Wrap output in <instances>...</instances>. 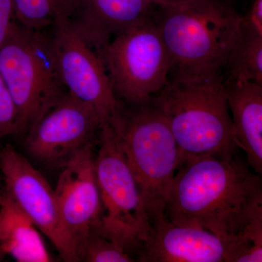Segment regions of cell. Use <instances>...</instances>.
Wrapping results in <instances>:
<instances>
[{"label":"cell","instance_id":"15","mask_svg":"<svg viewBox=\"0 0 262 262\" xmlns=\"http://www.w3.org/2000/svg\"><path fill=\"white\" fill-rule=\"evenodd\" d=\"M0 245L16 261H53L40 231L5 192L0 204Z\"/></svg>","mask_w":262,"mask_h":262},{"label":"cell","instance_id":"21","mask_svg":"<svg viewBox=\"0 0 262 262\" xmlns=\"http://www.w3.org/2000/svg\"><path fill=\"white\" fill-rule=\"evenodd\" d=\"M242 19L248 25L262 32V0H254L248 14L242 16Z\"/></svg>","mask_w":262,"mask_h":262},{"label":"cell","instance_id":"11","mask_svg":"<svg viewBox=\"0 0 262 262\" xmlns=\"http://www.w3.org/2000/svg\"><path fill=\"white\" fill-rule=\"evenodd\" d=\"M94 145L92 143L84 146L61 165L54 189L62 224L79 261L86 239L100 227L102 218Z\"/></svg>","mask_w":262,"mask_h":262},{"label":"cell","instance_id":"5","mask_svg":"<svg viewBox=\"0 0 262 262\" xmlns=\"http://www.w3.org/2000/svg\"><path fill=\"white\" fill-rule=\"evenodd\" d=\"M0 75L16 107V134L28 133L67 93L47 33L18 22L0 48Z\"/></svg>","mask_w":262,"mask_h":262},{"label":"cell","instance_id":"14","mask_svg":"<svg viewBox=\"0 0 262 262\" xmlns=\"http://www.w3.org/2000/svg\"><path fill=\"white\" fill-rule=\"evenodd\" d=\"M236 146L247 155L248 165L262 173V84L229 78L225 82Z\"/></svg>","mask_w":262,"mask_h":262},{"label":"cell","instance_id":"8","mask_svg":"<svg viewBox=\"0 0 262 262\" xmlns=\"http://www.w3.org/2000/svg\"><path fill=\"white\" fill-rule=\"evenodd\" d=\"M48 33L57 68L67 93L96 110L101 125L116 113L117 100L102 62L69 18L55 22Z\"/></svg>","mask_w":262,"mask_h":262},{"label":"cell","instance_id":"9","mask_svg":"<svg viewBox=\"0 0 262 262\" xmlns=\"http://www.w3.org/2000/svg\"><path fill=\"white\" fill-rule=\"evenodd\" d=\"M5 192L51 241L65 261H79L62 224L56 193L42 174L13 146L0 149Z\"/></svg>","mask_w":262,"mask_h":262},{"label":"cell","instance_id":"6","mask_svg":"<svg viewBox=\"0 0 262 262\" xmlns=\"http://www.w3.org/2000/svg\"><path fill=\"white\" fill-rule=\"evenodd\" d=\"M96 178L102 203V218L97 229L121 244L136 257L147 238L151 224L140 191L110 121L98 131Z\"/></svg>","mask_w":262,"mask_h":262},{"label":"cell","instance_id":"18","mask_svg":"<svg viewBox=\"0 0 262 262\" xmlns=\"http://www.w3.org/2000/svg\"><path fill=\"white\" fill-rule=\"evenodd\" d=\"M81 261L131 262L135 261L136 258L121 244L95 229L84 243L80 254Z\"/></svg>","mask_w":262,"mask_h":262},{"label":"cell","instance_id":"16","mask_svg":"<svg viewBox=\"0 0 262 262\" xmlns=\"http://www.w3.org/2000/svg\"><path fill=\"white\" fill-rule=\"evenodd\" d=\"M225 67L229 78L262 84V32L243 20Z\"/></svg>","mask_w":262,"mask_h":262},{"label":"cell","instance_id":"13","mask_svg":"<svg viewBox=\"0 0 262 262\" xmlns=\"http://www.w3.org/2000/svg\"><path fill=\"white\" fill-rule=\"evenodd\" d=\"M154 8L143 0H75L69 18L96 51L151 18Z\"/></svg>","mask_w":262,"mask_h":262},{"label":"cell","instance_id":"22","mask_svg":"<svg viewBox=\"0 0 262 262\" xmlns=\"http://www.w3.org/2000/svg\"><path fill=\"white\" fill-rule=\"evenodd\" d=\"M143 1L153 6H163V5L177 4L187 0H143Z\"/></svg>","mask_w":262,"mask_h":262},{"label":"cell","instance_id":"20","mask_svg":"<svg viewBox=\"0 0 262 262\" xmlns=\"http://www.w3.org/2000/svg\"><path fill=\"white\" fill-rule=\"evenodd\" d=\"M17 20L12 0H0V48L14 28Z\"/></svg>","mask_w":262,"mask_h":262},{"label":"cell","instance_id":"19","mask_svg":"<svg viewBox=\"0 0 262 262\" xmlns=\"http://www.w3.org/2000/svg\"><path fill=\"white\" fill-rule=\"evenodd\" d=\"M17 122L18 115L14 101L0 75V139L16 134Z\"/></svg>","mask_w":262,"mask_h":262},{"label":"cell","instance_id":"10","mask_svg":"<svg viewBox=\"0 0 262 262\" xmlns=\"http://www.w3.org/2000/svg\"><path fill=\"white\" fill-rule=\"evenodd\" d=\"M101 125L92 106L67 93L27 133L26 146L34 159L61 166L97 141Z\"/></svg>","mask_w":262,"mask_h":262},{"label":"cell","instance_id":"24","mask_svg":"<svg viewBox=\"0 0 262 262\" xmlns=\"http://www.w3.org/2000/svg\"><path fill=\"white\" fill-rule=\"evenodd\" d=\"M5 256H6V254H5L4 251H3V248L1 247V245H0V261H3Z\"/></svg>","mask_w":262,"mask_h":262},{"label":"cell","instance_id":"23","mask_svg":"<svg viewBox=\"0 0 262 262\" xmlns=\"http://www.w3.org/2000/svg\"><path fill=\"white\" fill-rule=\"evenodd\" d=\"M5 189L4 186L0 184V204H1L2 200H3V194H4Z\"/></svg>","mask_w":262,"mask_h":262},{"label":"cell","instance_id":"17","mask_svg":"<svg viewBox=\"0 0 262 262\" xmlns=\"http://www.w3.org/2000/svg\"><path fill=\"white\" fill-rule=\"evenodd\" d=\"M17 22L27 28L44 31L59 19L70 18L75 0H12Z\"/></svg>","mask_w":262,"mask_h":262},{"label":"cell","instance_id":"2","mask_svg":"<svg viewBox=\"0 0 262 262\" xmlns=\"http://www.w3.org/2000/svg\"><path fill=\"white\" fill-rule=\"evenodd\" d=\"M152 101L177 141L181 165L195 157L234 154L232 120L220 73H174Z\"/></svg>","mask_w":262,"mask_h":262},{"label":"cell","instance_id":"4","mask_svg":"<svg viewBox=\"0 0 262 262\" xmlns=\"http://www.w3.org/2000/svg\"><path fill=\"white\" fill-rule=\"evenodd\" d=\"M110 121L118 135L151 222L165 214L169 189L182 163L177 141L152 98L137 103L117 100L116 113Z\"/></svg>","mask_w":262,"mask_h":262},{"label":"cell","instance_id":"12","mask_svg":"<svg viewBox=\"0 0 262 262\" xmlns=\"http://www.w3.org/2000/svg\"><path fill=\"white\" fill-rule=\"evenodd\" d=\"M149 234L136 261L141 262H227V243L205 229L176 225L165 214L150 222Z\"/></svg>","mask_w":262,"mask_h":262},{"label":"cell","instance_id":"1","mask_svg":"<svg viewBox=\"0 0 262 262\" xmlns=\"http://www.w3.org/2000/svg\"><path fill=\"white\" fill-rule=\"evenodd\" d=\"M164 213L176 225L209 231L228 247L262 215L261 175L234 154L189 158L174 176Z\"/></svg>","mask_w":262,"mask_h":262},{"label":"cell","instance_id":"3","mask_svg":"<svg viewBox=\"0 0 262 262\" xmlns=\"http://www.w3.org/2000/svg\"><path fill=\"white\" fill-rule=\"evenodd\" d=\"M153 18L174 73H220L238 32L241 18L221 0H187L155 6Z\"/></svg>","mask_w":262,"mask_h":262},{"label":"cell","instance_id":"7","mask_svg":"<svg viewBox=\"0 0 262 262\" xmlns=\"http://www.w3.org/2000/svg\"><path fill=\"white\" fill-rule=\"evenodd\" d=\"M96 52L114 96L124 102L149 100L165 86L171 72L170 56L153 16Z\"/></svg>","mask_w":262,"mask_h":262}]
</instances>
